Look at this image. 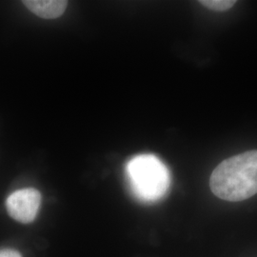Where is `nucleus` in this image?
<instances>
[{
    "label": "nucleus",
    "mask_w": 257,
    "mask_h": 257,
    "mask_svg": "<svg viewBox=\"0 0 257 257\" xmlns=\"http://www.w3.org/2000/svg\"><path fill=\"white\" fill-rule=\"evenodd\" d=\"M0 257H22L20 252L15 249L11 248H4L0 249Z\"/></svg>",
    "instance_id": "obj_6"
},
{
    "label": "nucleus",
    "mask_w": 257,
    "mask_h": 257,
    "mask_svg": "<svg viewBox=\"0 0 257 257\" xmlns=\"http://www.w3.org/2000/svg\"><path fill=\"white\" fill-rule=\"evenodd\" d=\"M22 3L33 14L44 19L60 18L68 6V1L64 0H25Z\"/></svg>",
    "instance_id": "obj_4"
},
{
    "label": "nucleus",
    "mask_w": 257,
    "mask_h": 257,
    "mask_svg": "<svg viewBox=\"0 0 257 257\" xmlns=\"http://www.w3.org/2000/svg\"><path fill=\"white\" fill-rule=\"evenodd\" d=\"M204 7L214 12H226L231 9L236 1L233 0H202L200 1Z\"/></svg>",
    "instance_id": "obj_5"
},
{
    "label": "nucleus",
    "mask_w": 257,
    "mask_h": 257,
    "mask_svg": "<svg viewBox=\"0 0 257 257\" xmlns=\"http://www.w3.org/2000/svg\"><path fill=\"white\" fill-rule=\"evenodd\" d=\"M126 174L132 193L142 202H156L165 195L171 176L156 156H136L126 167Z\"/></svg>",
    "instance_id": "obj_2"
},
{
    "label": "nucleus",
    "mask_w": 257,
    "mask_h": 257,
    "mask_svg": "<svg viewBox=\"0 0 257 257\" xmlns=\"http://www.w3.org/2000/svg\"><path fill=\"white\" fill-rule=\"evenodd\" d=\"M40 205L41 193L33 188L16 191L6 200L10 216L22 224H29L36 219Z\"/></svg>",
    "instance_id": "obj_3"
},
{
    "label": "nucleus",
    "mask_w": 257,
    "mask_h": 257,
    "mask_svg": "<svg viewBox=\"0 0 257 257\" xmlns=\"http://www.w3.org/2000/svg\"><path fill=\"white\" fill-rule=\"evenodd\" d=\"M211 192L223 200L238 202L257 193V150L232 156L217 166L210 180Z\"/></svg>",
    "instance_id": "obj_1"
}]
</instances>
